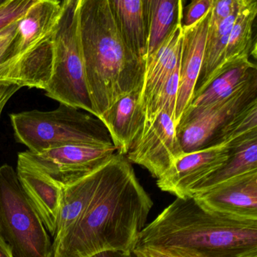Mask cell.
<instances>
[{"label": "cell", "instance_id": "obj_1", "mask_svg": "<svg viewBox=\"0 0 257 257\" xmlns=\"http://www.w3.org/2000/svg\"><path fill=\"white\" fill-rule=\"evenodd\" d=\"M153 202L126 156L115 153L103 165L89 205L47 257L132 253Z\"/></svg>", "mask_w": 257, "mask_h": 257}, {"label": "cell", "instance_id": "obj_2", "mask_svg": "<svg viewBox=\"0 0 257 257\" xmlns=\"http://www.w3.org/2000/svg\"><path fill=\"white\" fill-rule=\"evenodd\" d=\"M79 25L93 115L101 120L120 99L141 92L146 64L123 42L110 0H79Z\"/></svg>", "mask_w": 257, "mask_h": 257}, {"label": "cell", "instance_id": "obj_3", "mask_svg": "<svg viewBox=\"0 0 257 257\" xmlns=\"http://www.w3.org/2000/svg\"><path fill=\"white\" fill-rule=\"evenodd\" d=\"M145 245L201 257H257V220L209 211L193 197L176 198L140 233L136 246Z\"/></svg>", "mask_w": 257, "mask_h": 257}, {"label": "cell", "instance_id": "obj_4", "mask_svg": "<svg viewBox=\"0 0 257 257\" xmlns=\"http://www.w3.org/2000/svg\"><path fill=\"white\" fill-rule=\"evenodd\" d=\"M10 117L16 141L31 153L67 146L113 145L100 119L64 103L54 110L34 109L11 113Z\"/></svg>", "mask_w": 257, "mask_h": 257}, {"label": "cell", "instance_id": "obj_5", "mask_svg": "<svg viewBox=\"0 0 257 257\" xmlns=\"http://www.w3.org/2000/svg\"><path fill=\"white\" fill-rule=\"evenodd\" d=\"M54 34L53 64L46 95L93 115L85 80L79 25V0H64Z\"/></svg>", "mask_w": 257, "mask_h": 257}, {"label": "cell", "instance_id": "obj_6", "mask_svg": "<svg viewBox=\"0 0 257 257\" xmlns=\"http://www.w3.org/2000/svg\"><path fill=\"white\" fill-rule=\"evenodd\" d=\"M0 236L15 257H47L52 248L48 231L10 165L0 166Z\"/></svg>", "mask_w": 257, "mask_h": 257}, {"label": "cell", "instance_id": "obj_7", "mask_svg": "<svg viewBox=\"0 0 257 257\" xmlns=\"http://www.w3.org/2000/svg\"><path fill=\"white\" fill-rule=\"evenodd\" d=\"M257 76L239 86L222 100L202 109L188 111L177 127L184 153L208 147L220 127L245 104L256 97Z\"/></svg>", "mask_w": 257, "mask_h": 257}, {"label": "cell", "instance_id": "obj_8", "mask_svg": "<svg viewBox=\"0 0 257 257\" xmlns=\"http://www.w3.org/2000/svg\"><path fill=\"white\" fill-rule=\"evenodd\" d=\"M115 153L113 145L67 146L40 153L27 150L19 153L18 161L33 167L65 187L100 168Z\"/></svg>", "mask_w": 257, "mask_h": 257}, {"label": "cell", "instance_id": "obj_9", "mask_svg": "<svg viewBox=\"0 0 257 257\" xmlns=\"http://www.w3.org/2000/svg\"><path fill=\"white\" fill-rule=\"evenodd\" d=\"M184 154L174 120L167 112H162L125 156L131 163L144 167L158 179Z\"/></svg>", "mask_w": 257, "mask_h": 257}, {"label": "cell", "instance_id": "obj_10", "mask_svg": "<svg viewBox=\"0 0 257 257\" xmlns=\"http://www.w3.org/2000/svg\"><path fill=\"white\" fill-rule=\"evenodd\" d=\"M232 144L222 142L202 150L185 153L163 175L157 179L158 187L177 198L190 196L197 183L219 169L228 160Z\"/></svg>", "mask_w": 257, "mask_h": 257}, {"label": "cell", "instance_id": "obj_11", "mask_svg": "<svg viewBox=\"0 0 257 257\" xmlns=\"http://www.w3.org/2000/svg\"><path fill=\"white\" fill-rule=\"evenodd\" d=\"M206 210L241 220H257V171L192 195Z\"/></svg>", "mask_w": 257, "mask_h": 257}, {"label": "cell", "instance_id": "obj_12", "mask_svg": "<svg viewBox=\"0 0 257 257\" xmlns=\"http://www.w3.org/2000/svg\"><path fill=\"white\" fill-rule=\"evenodd\" d=\"M211 10L212 8L192 26L183 28L180 53V80L174 120L176 127H178L182 117L195 95L204 58Z\"/></svg>", "mask_w": 257, "mask_h": 257}, {"label": "cell", "instance_id": "obj_13", "mask_svg": "<svg viewBox=\"0 0 257 257\" xmlns=\"http://www.w3.org/2000/svg\"><path fill=\"white\" fill-rule=\"evenodd\" d=\"M62 2L58 0L34 1L18 21L17 35L13 43L11 60L25 56L52 41L62 13Z\"/></svg>", "mask_w": 257, "mask_h": 257}, {"label": "cell", "instance_id": "obj_14", "mask_svg": "<svg viewBox=\"0 0 257 257\" xmlns=\"http://www.w3.org/2000/svg\"><path fill=\"white\" fill-rule=\"evenodd\" d=\"M183 10L184 7L180 10L177 22L169 35L146 61L144 83L140 98L144 118L180 61Z\"/></svg>", "mask_w": 257, "mask_h": 257}, {"label": "cell", "instance_id": "obj_15", "mask_svg": "<svg viewBox=\"0 0 257 257\" xmlns=\"http://www.w3.org/2000/svg\"><path fill=\"white\" fill-rule=\"evenodd\" d=\"M16 173L24 192L45 228L54 237L64 187L33 167L19 161Z\"/></svg>", "mask_w": 257, "mask_h": 257}, {"label": "cell", "instance_id": "obj_16", "mask_svg": "<svg viewBox=\"0 0 257 257\" xmlns=\"http://www.w3.org/2000/svg\"><path fill=\"white\" fill-rule=\"evenodd\" d=\"M141 91H134L117 101L100 121L104 124L116 153L125 156L141 136L144 115Z\"/></svg>", "mask_w": 257, "mask_h": 257}, {"label": "cell", "instance_id": "obj_17", "mask_svg": "<svg viewBox=\"0 0 257 257\" xmlns=\"http://www.w3.org/2000/svg\"><path fill=\"white\" fill-rule=\"evenodd\" d=\"M256 16V1L240 0L223 59L216 73L212 76L210 83L227 70L249 61L250 55L255 56L256 52L253 27Z\"/></svg>", "mask_w": 257, "mask_h": 257}, {"label": "cell", "instance_id": "obj_18", "mask_svg": "<svg viewBox=\"0 0 257 257\" xmlns=\"http://www.w3.org/2000/svg\"><path fill=\"white\" fill-rule=\"evenodd\" d=\"M110 4L123 42L146 64L149 39L147 0H110Z\"/></svg>", "mask_w": 257, "mask_h": 257}, {"label": "cell", "instance_id": "obj_19", "mask_svg": "<svg viewBox=\"0 0 257 257\" xmlns=\"http://www.w3.org/2000/svg\"><path fill=\"white\" fill-rule=\"evenodd\" d=\"M103 165L104 164L83 178L63 188L58 222L51 249L58 244L66 231L89 205L100 183Z\"/></svg>", "mask_w": 257, "mask_h": 257}, {"label": "cell", "instance_id": "obj_20", "mask_svg": "<svg viewBox=\"0 0 257 257\" xmlns=\"http://www.w3.org/2000/svg\"><path fill=\"white\" fill-rule=\"evenodd\" d=\"M255 171H257V136L251 137L233 146L228 160L213 174L197 183L191 189L190 196L227 180Z\"/></svg>", "mask_w": 257, "mask_h": 257}, {"label": "cell", "instance_id": "obj_21", "mask_svg": "<svg viewBox=\"0 0 257 257\" xmlns=\"http://www.w3.org/2000/svg\"><path fill=\"white\" fill-rule=\"evenodd\" d=\"M237 10L222 22H218L210 18L204 58L194 97L201 94L208 86L212 76L222 63Z\"/></svg>", "mask_w": 257, "mask_h": 257}, {"label": "cell", "instance_id": "obj_22", "mask_svg": "<svg viewBox=\"0 0 257 257\" xmlns=\"http://www.w3.org/2000/svg\"><path fill=\"white\" fill-rule=\"evenodd\" d=\"M255 76H257L256 66L250 61L227 70L212 81L201 94L194 97L186 112L202 109L225 98Z\"/></svg>", "mask_w": 257, "mask_h": 257}, {"label": "cell", "instance_id": "obj_23", "mask_svg": "<svg viewBox=\"0 0 257 257\" xmlns=\"http://www.w3.org/2000/svg\"><path fill=\"white\" fill-rule=\"evenodd\" d=\"M183 4L182 0H147L149 39L147 59L160 47L172 31L180 10L184 7Z\"/></svg>", "mask_w": 257, "mask_h": 257}, {"label": "cell", "instance_id": "obj_24", "mask_svg": "<svg viewBox=\"0 0 257 257\" xmlns=\"http://www.w3.org/2000/svg\"><path fill=\"white\" fill-rule=\"evenodd\" d=\"M253 136H257V97L236 112L220 127L209 146L230 142L233 147Z\"/></svg>", "mask_w": 257, "mask_h": 257}, {"label": "cell", "instance_id": "obj_25", "mask_svg": "<svg viewBox=\"0 0 257 257\" xmlns=\"http://www.w3.org/2000/svg\"><path fill=\"white\" fill-rule=\"evenodd\" d=\"M35 0H0V30L20 19Z\"/></svg>", "mask_w": 257, "mask_h": 257}, {"label": "cell", "instance_id": "obj_26", "mask_svg": "<svg viewBox=\"0 0 257 257\" xmlns=\"http://www.w3.org/2000/svg\"><path fill=\"white\" fill-rule=\"evenodd\" d=\"M132 252L135 257H201L177 248L152 245L135 246Z\"/></svg>", "mask_w": 257, "mask_h": 257}, {"label": "cell", "instance_id": "obj_27", "mask_svg": "<svg viewBox=\"0 0 257 257\" xmlns=\"http://www.w3.org/2000/svg\"><path fill=\"white\" fill-rule=\"evenodd\" d=\"M214 0H193L183 10V28L192 26L212 8Z\"/></svg>", "mask_w": 257, "mask_h": 257}, {"label": "cell", "instance_id": "obj_28", "mask_svg": "<svg viewBox=\"0 0 257 257\" xmlns=\"http://www.w3.org/2000/svg\"><path fill=\"white\" fill-rule=\"evenodd\" d=\"M18 21L0 30V65L10 61L13 57V43L17 35Z\"/></svg>", "mask_w": 257, "mask_h": 257}, {"label": "cell", "instance_id": "obj_29", "mask_svg": "<svg viewBox=\"0 0 257 257\" xmlns=\"http://www.w3.org/2000/svg\"><path fill=\"white\" fill-rule=\"evenodd\" d=\"M240 0H214L210 18L218 22H222L237 12Z\"/></svg>", "mask_w": 257, "mask_h": 257}, {"label": "cell", "instance_id": "obj_30", "mask_svg": "<svg viewBox=\"0 0 257 257\" xmlns=\"http://www.w3.org/2000/svg\"><path fill=\"white\" fill-rule=\"evenodd\" d=\"M0 257H15L10 245L0 236Z\"/></svg>", "mask_w": 257, "mask_h": 257}, {"label": "cell", "instance_id": "obj_31", "mask_svg": "<svg viewBox=\"0 0 257 257\" xmlns=\"http://www.w3.org/2000/svg\"><path fill=\"white\" fill-rule=\"evenodd\" d=\"M125 254L121 252H113V251H105V252H99L91 257H124Z\"/></svg>", "mask_w": 257, "mask_h": 257}, {"label": "cell", "instance_id": "obj_32", "mask_svg": "<svg viewBox=\"0 0 257 257\" xmlns=\"http://www.w3.org/2000/svg\"><path fill=\"white\" fill-rule=\"evenodd\" d=\"M124 257H135V255H134L133 252H132V253L125 254V255H124Z\"/></svg>", "mask_w": 257, "mask_h": 257}]
</instances>
